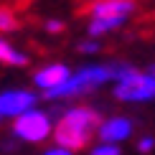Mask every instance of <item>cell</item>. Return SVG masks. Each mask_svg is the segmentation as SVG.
I'll return each mask as SVG.
<instances>
[{
  "label": "cell",
  "mask_w": 155,
  "mask_h": 155,
  "mask_svg": "<svg viewBox=\"0 0 155 155\" xmlns=\"http://www.w3.org/2000/svg\"><path fill=\"white\" fill-rule=\"evenodd\" d=\"M99 114L92 107H71L61 114V120L54 127V140L56 147L64 150H81L92 140L94 132H99Z\"/></svg>",
  "instance_id": "obj_1"
},
{
  "label": "cell",
  "mask_w": 155,
  "mask_h": 155,
  "mask_svg": "<svg viewBox=\"0 0 155 155\" xmlns=\"http://www.w3.org/2000/svg\"><path fill=\"white\" fill-rule=\"evenodd\" d=\"M114 97L120 102H153L155 99V76L135 69L125 79L117 81Z\"/></svg>",
  "instance_id": "obj_2"
},
{
  "label": "cell",
  "mask_w": 155,
  "mask_h": 155,
  "mask_svg": "<svg viewBox=\"0 0 155 155\" xmlns=\"http://www.w3.org/2000/svg\"><path fill=\"white\" fill-rule=\"evenodd\" d=\"M13 132H15L21 140H25V143H43L48 135H54V127H51V117L46 112L31 109V112L15 117Z\"/></svg>",
  "instance_id": "obj_3"
},
{
  "label": "cell",
  "mask_w": 155,
  "mask_h": 155,
  "mask_svg": "<svg viewBox=\"0 0 155 155\" xmlns=\"http://www.w3.org/2000/svg\"><path fill=\"white\" fill-rule=\"evenodd\" d=\"M36 104V94L33 92H3L0 94V117H21V114L31 112Z\"/></svg>",
  "instance_id": "obj_4"
},
{
  "label": "cell",
  "mask_w": 155,
  "mask_h": 155,
  "mask_svg": "<svg viewBox=\"0 0 155 155\" xmlns=\"http://www.w3.org/2000/svg\"><path fill=\"white\" fill-rule=\"evenodd\" d=\"M137 8V3L135 0H94V3H89L87 10L89 18L97 21V18H125Z\"/></svg>",
  "instance_id": "obj_5"
},
{
  "label": "cell",
  "mask_w": 155,
  "mask_h": 155,
  "mask_svg": "<svg viewBox=\"0 0 155 155\" xmlns=\"http://www.w3.org/2000/svg\"><path fill=\"white\" fill-rule=\"evenodd\" d=\"M99 140L107 145H117V143H125L127 137L132 135V120L127 117H109L99 125Z\"/></svg>",
  "instance_id": "obj_6"
},
{
  "label": "cell",
  "mask_w": 155,
  "mask_h": 155,
  "mask_svg": "<svg viewBox=\"0 0 155 155\" xmlns=\"http://www.w3.org/2000/svg\"><path fill=\"white\" fill-rule=\"evenodd\" d=\"M71 76L74 74L69 71V66H64V64H51V66H43L41 71H36L33 81H36V87L43 89V92H51V89L61 87L64 81H69Z\"/></svg>",
  "instance_id": "obj_7"
},
{
  "label": "cell",
  "mask_w": 155,
  "mask_h": 155,
  "mask_svg": "<svg viewBox=\"0 0 155 155\" xmlns=\"http://www.w3.org/2000/svg\"><path fill=\"white\" fill-rule=\"evenodd\" d=\"M125 23V18H97L89 21V36H104L109 31H117Z\"/></svg>",
  "instance_id": "obj_8"
},
{
  "label": "cell",
  "mask_w": 155,
  "mask_h": 155,
  "mask_svg": "<svg viewBox=\"0 0 155 155\" xmlns=\"http://www.w3.org/2000/svg\"><path fill=\"white\" fill-rule=\"evenodd\" d=\"M0 61H3V64H13V66H25V64H28V56L18 54L8 41L0 38Z\"/></svg>",
  "instance_id": "obj_9"
},
{
  "label": "cell",
  "mask_w": 155,
  "mask_h": 155,
  "mask_svg": "<svg viewBox=\"0 0 155 155\" xmlns=\"http://www.w3.org/2000/svg\"><path fill=\"white\" fill-rule=\"evenodd\" d=\"M18 15L13 13L10 8H5V5H0V33H8V31H15L18 28Z\"/></svg>",
  "instance_id": "obj_10"
},
{
  "label": "cell",
  "mask_w": 155,
  "mask_h": 155,
  "mask_svg": "<svg viewBox=\"0 0 155 155\" xmlns=\"http://www.w3.org/2000/svg\"><path fill=\"white\" fill-rule=\"evenodd\" d=\"M89 155H122V150L117 145H107V143H102V145H97L92 147V153Z\"/></svg>",
  "instance_id": "obj_11"
},
{
  "label": "cell",
  "mask_w": 155,
  "mask_h": 155,
  "mask_svg": "<svg viewBox=\"0 0 155 155\" xmlns=\"http://www.w3.org/2000/svg\"><path fill=\"white\" fill-rule=\"evenodd\" d=\"M153 147H155V140L153 137H143L137 143V153H153Z\"/></svg>",
  "instance_id": "obj_12"
},
{
  "label": "cell",
  "mask_w": 155,
  "mask_h": 155,
  "mask_svg": "<svg viewBox=\"0 0 155 155\" xmlns=\"http://www.w3.org/2000/svg\"><path fill=\"white\" fill-rule=\"evenodd\" d=\"M79 51H81V54H97V51H99V43H94V41L79 43Z\"/></svg>",
  "instance_id": "obj_13"
},
{
  "label": "cell",
  "mask_w": 155,
  "mask_h": 155,
  "mask_svg": "<svg viewBox=\"0 0 155 155\" xmlns=\"http://www.w3.org/2000/svg\"><path fill=\"white\" fill-rule=\"evenodd\" d=\"M46 31H51V33H61V31H64V23H61V21H48V23H46Z\"/></svg>",
  "instance_id": "obj_14"
},
{
  "label": "cell",
  "mask_w": 155,
  "mask_h": 155,
  "mask_svg": "<svg viewBox=\"0 0 155 155\" xmlns=\"http://www.w3.org/2000/svg\"><path fill=\"white\" fill-rule=\"evenodd\" d=\"M43 155H74L71 150H64V147H51V150H46Z\"/></svg>",
  "instance_id": "obj_15"
},
{
  "label": "cell",
  "mask_w": 155,
  "mask_h": 155,
  "mask_svg": "<svg viewBox=\"0 0 155 155\" xmlns=\"http://www.w3.org/2000/svg\"><path fill=\"white\" fill-rule=\"evenodd\" d=\"M147 74H153V76H155V64H150V69H147Z\"/></svg>",
  "instance_id": "obj_16"
}]
</instances>
